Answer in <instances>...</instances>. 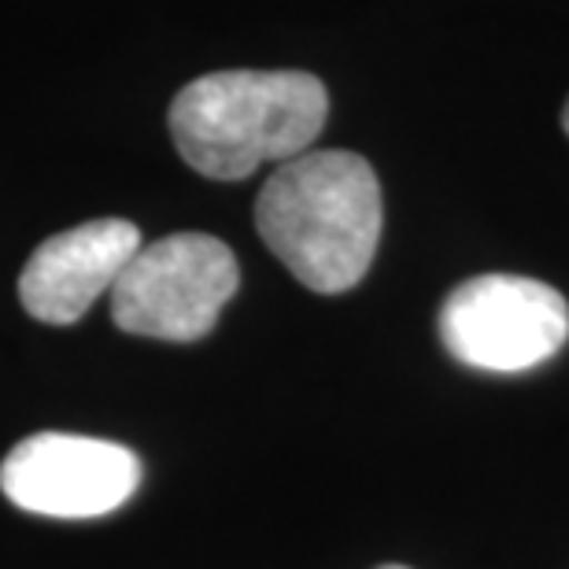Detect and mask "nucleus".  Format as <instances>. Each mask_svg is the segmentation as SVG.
Listing matches in <instances>:
<instances>
[{"instance_id": "3", "label": "nucleus", "mask_w": 569, "mask_h": 569, "mask_svg": "<svg viewBox=\"0 0 569 569\" xmlns=\"http://www.w3.org/2000/svg\"><path fill=\"white\" fill-rule=\"evenodd\" d=\"M237 284L241 270L219 237H159L141 244L111 284V318L133 337L189 345L211 333Z\"/></svg>"}, {"instance_id": "5", "label": "nucleus", "mask_w": 569, "mask_h": 569, "mask_svg": "<svg viewBox=\"0 0 569 569\" xmlns=\"http://www.w3.org/2000/svg\"><path fill=\"white\" fill-rule=\"evenodd\" d=\"M141 485V459L122 443L33 432L0 462V492L44 518H100L119 510Z\"/></svg>"}, {"instance_id": "8", "label": "nucleus", "mask_w": 569, "mask_h": 569, "mask_svg": "<svg viewBox=\"0 0 569 569\" xmlns=\"http://www.w3.org/2000/svg\"><path fill=\"white\" fill-rule=\"evenodd\" d=\"M381 569H407V566H381Z\"/></svg>"}, {"instance_id": "2", "label": "nucleus", "mask_w": 569, "mask_h": 569, "mask_svg": "<svg viewBox=\"0 0 569 569\" xmlns=\"http://www.w3.org/2000/svg\"><path fill=\"white\" fill-rule=\"evenodd\" d=\"M329 93L303 71H219L189 82L170 104L181 159L214 181H241L263 163L311 152Z\"/></svg>"}, {"instance_id": "1", "label": "nucleus", "mask_w": 569, "mask_h": 569, "mask_svg": "<svg viewBox=\"0 0 569 569\" xmlns=\"http://www.w3.org/2000/svg\"><path fill=\"white\" fill-rule=\"evenodd\" d=\"M256 226L300 284L348 292L367 278L381 241L378 174L345 148L284 159L259 192Z\"/></svg>"}, {"instance_id": "7", "label": "nucleus", "mask_w": 569, "mask_h": 569, "mask_svg": "<svg viewBox=\"0 0 569 569\" xmlns=\"http://www.w3.org/2000/svg\"><path fill=\"white\" fill-rule=\"evenodd\" d=\"M562 130L569 133V100H566V111H562Z\"/></svg>"}, {"instance_id": "6", "label": "nucleus", "mask_w": 569, "mask_h": 569, "mask_svg": "<svg viewBox=\"0 0 569 569\" xmlns=\"http://www.w3.org/2000/svg\"><path fill=\"white\" fill-rule=\"evenodd\" d=\"M141 244V230L127 219H97L56 233L22 267L19 300L38 322L71 326L111 292Z\"/></svg>"}, {"instance_id": "4", "label": "nucleus", "mask_w": 569, "mask_h": 569, "mask_svg": "<svg viewBox=\"0 0 569 569\" xmlns=\"http://www.w3.org/2000/svg\"><path fill=\"white\" fill-rule=\"evenodd\" d=\"M440 337L473 370H532L569 340V303L537 278L481 274L443 300Z\"/></svg>"}]
</instances>
